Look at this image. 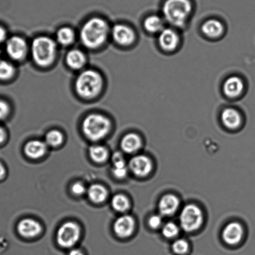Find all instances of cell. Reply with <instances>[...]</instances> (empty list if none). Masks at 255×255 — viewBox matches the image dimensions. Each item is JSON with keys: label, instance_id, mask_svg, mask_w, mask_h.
<instances>
[{"label": "cell", "instance_id": "obj_16", "mask_svg": "<svg viewBox=\"0 0 255 255\" xmlns=\"http://www.w3.org/2000/svg\"><path fill=\"white\" fill-rule=\"evenodd\" d=\"M244 83L241 78L237 76H232L225 81L224 91L225 95L230 98H235L241 95L244 91Z\"/></svg>", "mask_w": 255, "mask_h": 255}, {"label": "cell", "instance_id": "obj_39", "mask_svg": "<svg viewBox=\"0 0 255 255\" xmlns=\"http://www.w3.org/2000/svg\"><path fill=\"white\" fill-rule=\"evenodd\" d=\"M0 54H1V50H0Z\"/></svg>", "mask_w": 255, "mask_h": 255}, {"label": "cell", "instance_id": "obj_32", "mask_svg": "<svg viewBox=\"0 0 255 255\" xmlns=\"http://www.w3.org/2000/svg\"><path fill=\"white\" fill-rule=\"evenodd\" d=\"M10 108L8 104L3 100H0V120H3L9 115Z\"/></svg>", "mask_w": 255, "mask_h": 255}, {"label": "cell", "instance_id": "obj_22", "mask_svg": "<svg viewBox=\"0 0 255 255\" xmlns=\"http://www.w3.org/2000/svg\"><path fill=\"white\" fill-rule=\"evenodd\" d=\"M114 168L113 172L118 179H124L128 174V168L123 156L120 152L114 153L113 156Z\"/></svg>", "mask_w": 255, "mask_h": 255}, {"label": "cell", "instance_id": "obj_17", "mask_svg": "<svg viewBox=\"0 0 255 255\" xmlns=\"http://www.w3.org/2000/svg\"><path fill=\"white\" fill-rule=\"evenodd\" d=\"M47 144L43 141L33 140L29 141L24 147V152L32 159H38L45 154Z\"/></svg>", "mask_w": 255, "mask_h": 255}, {"label": "cell", "instance_id": "obj_9", "mask_svg": "<svg viewBox=\"0 0 255 255\" xmlns=\"http://www.w3.org/2000/svg\"><path fill=\"white\" fill-rule=\"evenodd\" d=\"M112 35L116 43L123 46L130 45L135 39L133 29L122 24H116L113 27Z\"/></svg>", "mask_w": 255, "mask_h": 255}, {"label": "cell", "instance_id": "obj_10", "mask_svg": "<svg viewBox=\"0 0 255 255\" xmlns=\"http://www.w3.org/2000/svg\"><path fill=\"white\" fill-rule=\"evenodd\" d=\"M129 168L135 175L145 177L150 174L152 168L150 159L145 155H137L133 157L129 162Z\"/></svg>", "mask_w": 255, "mask_h": 255}, {"label": "cell", "instance_id": "obj_24", "mask_svg": "<svg viewBox=\"0 0 255 255\" xmlns=\"http://www.w3.org/2000/svg\"><path fill=\"white\" fill-rule=\"evenodd\" d=\"M144 28L150 33H160L164 29V21L160 16H150L145 19Z\"/></svg>", "mask_w": 255, "mask_h": 255}, {"label": "cell", "instance_id": "obj_36", "mask_svg": "<svg viewBox=\"0 0 255 255\" xmlns=\"http://www.w3.org/2000/svg\"><path fill=\"white\" fill-rule=\"evenodd\" d=\"M5 132L3 128L0 127V143H1L4 140V138H5Z\"/></svg>", "mask_w": 255, "mask_h": 255}, {"label": "cell", "instance_id": "obj_20", "mask_svg": "<svg viewBox=\"0 0 255 255\" xmlns=\"http://www.w3.org/2000/svg\"><path fill=\"white\" fill-rule=\"evenodd\" d=\"M86 61L84 54L78 49H73L69 52L66 56V62L69 67L77 70L84 66Z\"/></svg>", "mask_w": 255, "mask_h": 255}, {"label": "cell", "instance_id": "obj_31", "mask_svg": "<svg viewBox=\"0 0 255 255\" xmlns=\"http://www.w3.org/2000/svg\"><path fill=\"white\" fill-rule=\"evenodd\" d=\"M189 244L184 239L176 240L172 245V250L175 254L184 255L189 250Z\"/></svg>", "mask_w": 255, "mask_h": 255}, {"label": "cell", "instance_id": "obj_1", "mask_svg": "<svg viewBox=\"0 0 255 255\" xmlns=\"http://www.w3.org/2000/svg\"><path fill=\"white\" fill-rule=\"evenodd\" d=\"M109 31L108 24L104 19H91L82 27L80 33L82 43L88 48H98L105 43Z\"/></svg>", "mask_w": 255, "mask_h": 255}, {"label": "cell", "instance_id": "obj_35", "mask_svg": "<svg viewBox=\"0 0 255 255\" xmlns=\"http://www.w3.org/2000/svg\"><path fill=\"white\" fill-rule=\"evenodd\" d=\"M7 33L5 29L0 26V43H3L6 39Z\"/></svg>", "mask_w": 255, "mask_h": 255}, {"label": "cell", "instance_id": "obj_27", "mask_svg": "<svg viewBox=\"0 0 255 255\" xmlns=\"http://www.w3.org/2000/svg\"><path fill=\"white\" fill-rule=\"evenodd\" d=\"M15 73L13 64L8 61L0 59V80L6 81L11 79Z\"/></svg>", "mask_w": 255, "mask_h": 255}, {"label": "cell", "instance_id": "obj_8", "mask_svg": "<svg viewBox=\"0 0 255 255\" xmlns=\"http://www.w3.org/2000/svg\"><path fill=\"white\" fill-rule=\"evenodd\" d=\"M6 51L13 60L19 61L25 57L28 46L25 40L21 37L12 36L6 41Z\"/></svg>", "mask_w": 255, "mask_h": 255}, {"label": "cell", "instance_id": "obj_13", "mask_svg": "<svg viewBox=\"0 0 255 255\" xmlns=\"http://www.w3.org/2000/svg\"><path fill=\"white\" fill-rule=\"evenodd\" d=\"M161 48L166 51H173L177 48L180 42L179 34L174 29L164 28L158 38Z\"/></svg>", "mask_w": 255, "mask_h": 255}, {"label": "cell", "instance_id": "obj_2", "mask_svg": "<svg viewBox=\"0 0 255 255\" xmlns=\"http://www.w3.org/2000/svg\"><path fill=\"white\" fill-rule=\"evenodd\" d=\"M103 86V80L101 74L94 70L82 72L76 79L75 87L76 92L81 97L91 99L100 93Z\"/></svg>", "mask_w": 255, "mask_h": 255}, {"label": "cell", "instance_id": "obj_18", "mask_svg": "<svg viewBox=\"0 0 255 255\" xmlns=\"http://www.w3.org/2000/svg\"><path fill=\"white\" fill-rule=\"evenodd\" d=\"M222 121L225 127L230 129H236L241 125L242 118L239 111L227 108L222 112Z\"/></svg>", "mask_w": 255, "mask_h": 255}, {"label": "cell", "instance_id": "obj_14", "mask_svg": "<svg viewBox=\"0 0 255 255\" xmlns=\"http://www.w3.org/2000/svg\"><path fill=\"white\" fill-rule=\"evenodd\" d=\"M17 229L22 237L33 238L40 234L41 226L35 220L25 219L19 222Z\"/></svg>", "mask_w": 255, "mask_h": 255}, {"label": "cell", "instance_id": "obj_12", "mask_svg": "<svg viewBox=\"0 0 255 255\" xmlns=\"http://www.w3.org/2000/svg\"><path fill=\"white\" fill-rule=\"evenodd\" d=\"M244 236V229L237 222H232L225 227L222 237L224 242L230 245H235L241 241Z\"/></svg>", "mask_w": 255, "mask_h": 255}, {"label": "cell", "instance_id": "obj_38", "mask_svg": "<svg viewBox=\"0 0 255 255\" xmlns=\"http://www.w3.org/2000/svg\"><path fill=\"white\" fill-rule=\"evenodd\" d=\"M5 175V168L4 166L0 163V179H3Z\"/></svg>", "mask_w": 255, "mask_h": 255}, {"label": "cell", "instance_id": "obj_23", "mask_svg": "<svg viewBox=\"0 0 255 255\" xmlns=\"http://www.w3.org/2000/svg\"><path fill=\"white\" fill-rule=\"evenodd\" d=\"M88 195L91 201L99 204L105 201L108 197V191L103 185L94 184L88 190Z\"/></svg>", "mask_w": 255, "mask_h": 255}, {"label": "cell", "instance_id": "obj_37", "mask_svg": "<svg viewBox=\"0 0 255 255\" xmlns=\"http://www.w3.org/2000/svg\"><path fill=\"white\" fill-rule=\"evenodd\" d=\"M69 255H84L83 253L78 249H73L69 252Z\"/></svg>", "mask_w": 255, "mask_h": 255}, {"label": "cell", "instance_id": "obj_19", "mask_svg": "<svg viewBox=\"0 0 255 255\" xmlns=\"http://www.w3.org/2000/svg\"><path fill=\"white\" fill-rule=\"evenodd\" d=\"M142 145L141 139L137 134L130 133L125 136L121 141V148L124 152L128 153H132L139 149Z\"/></svg>", "mask_w": 255, "mask_h": 255}, {"label": "cell", "instance_id": "obj_15", "mask_svg": "<svg viewBox=\"0 0 255 255\" xmlns=\"http://www.w3.org/2000/svg\"><path fill=\"white\" fill-rule=\"evenodd\" d=\"M179 200L172 194H167L162 197L158 204L161 215L171 216L176 212L179 207Z\"/></svg>", "mask_w": 255, "mask_h": 255}, {"label": "cell", "instance_id": "obj_4", "mask_svg": "<svg viewBox=\"0 0 255 255\" xmlns=\"http://www.w3.org/2000/svg\"><path fill=\"white\" fill-rule=\"evenodd\" d=\"M31 55L35 63L41 67L51 65L55 59L56 44L46 36L38 37L31 44Z\"/></svg>", "mask_w": 255, "mask_h": 255}, {"label": "cell", "instance_id": "obj_3", "mask_svg": "<svg viewBox=\"0 0 255 255\" xmlns=\"http://www.w3.org/2000/svg\"><path fill=\"white\" fill-rule=\"evenodd\" d=\"M192 11L189 0H167L163 7L166 20L176 27L184 26Z\"/></svg>", "mask_w": 255, "mask_h": 255}, {"label": "cell", "instance_id": "obj_26", "mask_svg": "<svg viewBox=\"0 0 255 255\" xmlns=\"http://www.w3.org/2000/svg\"><path fill=\"white\" fill-rule=\"evenodd\" d=\"M90 155L96 162H105L108 157V151L101 145L91 146L90 148Z\"/></svg>", "mask_w": 255, "mask_h": 255}, {"label": "cell", "instance_id": "obj_5", "mask_svg": "<svg viewBox=\"0 0 255 255\" xmlns=\"http://www.w3.org/2000/svg\"><path fill=\"white\" fill-rule=\"evenodd\" d=\"M111 126L110 121L105 116L91 114L84 119L82 128L86 137L91 140L98 141L108 134Z\"/></svg>", "mask_w": 255, "mask_h": 255}, {"label": "cell", "instance_id": "obj_6", "mask_svg": "<svg viewBox=\"0 0 255 255\" xmlns=\"http://www.w3.org/2000/svg\"><path fill=\"white\" fill-rule=\"evenodd\" d=\"M204 216L201 209L194 204H190L183 209L180 216V225L185 232H192L201 226Z\"/></svg>", "mask_w": 255, "mask_h": 255}, {"label": "cell", "instance_id": "obj_7", "mask_svg": "<svg viewBox=\"0 0 255 255\" xmlns=\"http://www.w3.org/2000/svg\"><path fill=\"white\" fill-rule=\"evenodd\" d=\"M81 229L73 222L64 223L57 232V242L61 247L69 249L73 247L80 238Z\"/></svg>", "mask_w": 255, "mask_h": 255}, {"label": "cell", "instance_id": "obj_21", "mask_svg": "<svg viewBox=\"0 0 255 255\" xmlns=\"http://www.w3.org/2000/svg\"><path fill=\"white\" fill-rule=\"evenodd\" d=\"M202 31L210 38H217L224 33V28L221 22L217 19H210L203 24Z\"/></svg>", "mask_w": 255, "mask_h": 255}, {"label": "cell", "instance_id": "obj_11", "mask_svg": "<svg viewBox=\"0 0 255 255\" xmlns=\"http://www.w3.org/2000/svg\"><path fill=\"white\" fill-rule=\"evenodd\" d=\"M135 229V220L129 215H123L116 220L114 230L118 236L126 238L130 236Z\"/></svg>", "mask_w": 255, "mask_h": 255}, {"label": "cell", "instance_id": "obj_28", "mask_svg": "<svg viewBox=\"0 0 255 255\" xmlns=\"http://www.w3.org/2000/svg\"><path fill=\"white\" fill-rule=\"evenodd\" d=\"M112 206L116 211L124 212L130 207L129 200L123 194H118L113 198Z\"/></svg>", "mask_w": 255, "mask_h": 255}, {"label": "cell", "instance_id": "obj_25", "mask_svg": "<svg viewBox=\"0 0 255 255\" xmlns=\"http://www.w3.org/2000/svg\"><path fill=\"white\" fill-rule=\"evenodd\" d=\"M74 38H75V34H74L73 29L68 27H64V28L59 29L57 32V41L61 45H69L73 43Z\"/></svg>", "mask_w": 255, "mask_h": 255}, {"label": "cell", "instance_id": "obj_30", "mask_svg": "<svg viewBox=\"0 0 255 255\" xmlns=\"http://www.w3.org/2000/svg\"><path fill=\"white\" fill-rule=\"evenodd\" d=\"M179 232V227L176 224L172 222L167 223L163 226L162 229L163 235L167 239H172V238L177 236Z\"/></svg>", "mask_w": 255, "mask_h": 255}, {"label": "cell", "instance_id": "obj_29", "mask_svg": "<svg viewBox=\"0 0 255 255\" xmlns=\"http://www.w3.org/2000/svg\"><path fill=\"white\" fill-rule=\"evenodd\" d=\"M46 143L47 145L56 147L63 143L64 137L63 133L58 130L49 131L46 135Z\"/></svg>", "mask_w": 255, "mask_h": 255}, {"label": "cell", "instance_id": "obj_34", "mask_svg": "<svg viewBox=\"0 0 255 255\" xmlns=\"http://www.w3.org/2000/svg\"><path fill=\"white\" fill-rule=\"evenodd\" d=\"M71 191L76 195H82L86 192V187L81 182H76L72 185Z\"/></svg>", "mask_w": 255, "mask_h": 255}, {"label": "cell", "instance_id": "obj_33", "mask_svg": "<svg viewBox=\"0 0 255 255\" xmlns=\"http://www.w3.org/2000/svg\"><path fill=\"white\" fill-rule=\"evenodd\" d=\"M162 224V219L160 215H153L148 220V225L151 229H157L161 226Z\"/></svg>", "mask_w": 255, "mask_h": 255}]
</instances>
